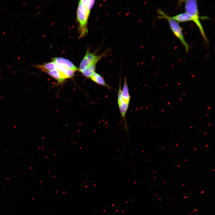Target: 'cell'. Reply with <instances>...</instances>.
Returning <instances> with one entry per match:
<instances>
[{
  "label": "cell",
  "mask_w": 215,
  "mask_h": 215,
  "mask_svg": "<svg viewBox=\"0 0 215 215\" xmlns=\"http://www.w3.org/2000/svg\"><path fill=\"white\" fill-rule=\"evenodd\" d=\"M185 12L191 18L198 27L200 33L205 41L208 42V40L205 35L204 28L200 21V17L197 1L195 0H187L185 1Z\"/></svg>",
  "instance_id": "6da1fadb"
},
{
  "label": "cell",
  "mask_w": 215,
  "mask_h": 215,
  "mask_svg": "<svg viewBox=\"0 0 215 215\" xmlns=\"http://www.w3.org/2000/svg\"><path fill=\"white\" fill-rule=\"evenodd\" d=\"M158 12L159 14L158 18L159 19H165L168 21L172 32L180 40L184 46L186 51L187 52L188 51L189 47L184 37L182 29L179 23L172 19L171 16L167 15L161 10H159Z\"/></svg>",
  "instance_id": "7a4b0ae2"
},
{
  "label": "cell",
  "mask_w": 215,
  "mask_h": 215,
  "mask_svg": "<svg viewBox=\"0 0 215 215\" xmlns=\"http://www.w3.org/2000/svg\"><path fill=\"white\" fill-rule=\"evenodd\" d=\"M90 11L79 2L77 11V17L80 25L81 37L84 36L87 32L86 24Z\"/></svg>",
  "instance_id": "3957f363"
},
{
  "label": "cell",
  "mask_w": 215,
  "mask_h": 215,
  "mask_svg": "<svg viewBox=\"0 0 215 215\" xmlns=\"http://www.w3.org/2000/svg\"><path fill=\"white\" fill-rule=\"evenodd\" d=\"M121 79H120L119 87L118 92L117 103L121 116V122L122 123L123 120L124 122V129L125 130L127 133L129 141V136L128 130V126L126 119V115L128 110L129 105L125 103L122 100L121 96Z\"/></svg>",
  "instance_id": "277c9868"
},
{
  "label": "cell",
  "mask_w": 215,
  "mask_h": 215,
  "mask_svg": "<svg viewBox=\"0 0 215 215\" xmlns=\"http://www.w3.org/2000/svg\"><path fill=\"white\" fill-rule=\"evenodd\" d=\"M104 55L96 56L87 50L84 58L80 64L79 70L81 71L86 68L93 63L96 62L103 56Z\"/></svg>",
  "instance_id": "5b68a950"
},
{
  "label": "cell",
  "mask_w": 215,
  "mask_h": 215,
  "mask_svg": "<svg viewBox=\"0 0 215 215\" xmlns=\"http://www.w3.org/2000/svg\"><path fill=\"white\" fill-rule=\"evenodd\" d=\"M52 62L57 64L63 66L74 72L79 70V69L70 61L62 57L52 58Z\"/></svg>",
  "instance_id": "8992f818"
},
{
  "label": "cell",
  "mask_w": 215,
  "mask_h": 215,
  "mask_svg": "<svg viewBox=\"0 0 215 215\" xmlns=\"http://www.w3.org/2000/svg\"><path fill=\"white\" fill-rule=\"evenodd\" d=\"M121 96L123 101L126 104L129 105L131 97L130 95L127 79L125 77L124 83L122 89H121Z\"/></svg>",
  "instance_id": "52a82bcc"
},
{
  "label": "cell",
  "mask_w": 215,
  "mask_h": 215,
  "mask_svg": "<svg viewBox=\"0 0 215 215\" xmlns=\"http://www.w3.org/2000/svg\"><path fill=\"white\" fill-rule=\"evenodd\" d=\"M90 78L92 80L99 85L104 86L109 89L111 88V87L106 83L103 77L96 73H94Z\"/></svg>",
  "instance_id": "ba28073f"
},
{
  "label": "cell",
  "mask_w": 215,
  "mask_h": 215,
  "mask_svg": "<svg viewBox=\"0 0 215 215\" xmlns=\"http://www.w3.org/2000/svg\"><path fill=\"white\" fill-rule=\"evenodd\" d=\"M171 17L178 22H184L192 21L191 17L186 12L179 13Z\"/></svg>",
  "instance_id": "9c48e42d"
},
{
  "label": "cell",
  "mask_w": 215,
  "mask_h": 215,
  "mask_svg": "<svg viewBox=\"0 0 215 215\" xmlns=\"http://www.w3.org/2000/svg\"><path fill=\"white\" fill-rule=\"evenodd\" d=\"M57 64L53 62L45 63L42 65H37L36 67L44 72L57 69Z\"/></svg>",
  "instance_id": "30bf717a"
},
{
  "label": "cell",
  "mask_w": 215,
  "mask_h": 215,
  "mask_svg": "<svg viewBox=\"0 0 215 215\" xmlns=\"http://www.w3.org/2000/svg\"><path fill=\"white\" fill-rule=\"evenodd\" d=\"M45 72L56 79L59 83H62L65 79L62 73L57 70H55Z\"/></svg>",
  "instance_id": "8fae6325"
},
{
  "label": "cell",
  "mask_w": 215,
  "mask_h": 215,
  "mask_svg": "<svg viewBox=\"0 0 215 215\" xmlns=\"http://www.w3.org/2000/svg\"><path fill=\"white\" fill-rule=\"evenodd\" d=\"M97 63L95 62L93 63L80 72L84 76L87 78H90L93 74L95 72Z\"/></svg>",
  "instance_id": "7c38bea8"
},
{
  "label": "cell",
  "mask_w": 215,
  "mask_h": 215,
  "mask_svg": "<svg viewBox=\"0 0 215 215\" xmlns=\"http://www.w3.org/2000/svg\"><path fill=\"white\" fill-rule=\"evenodd\" d=\"M195 76V75H193V76H192V78H194V77Z\"/></svg>",
  "instance_id": "4fadbf2b"
},
{
  "label": "cell",
  "mask_w": 215,
  "mask_h": 215,
  "mask_svg": "<svg viewBox=\"0 0 215 215\" xmlns=\"http://www.w3.org/2000/svg\"><path fill=\"white\" fill-rule=\"evenodd\" d=\"M211 108V107H209L208 108V110H209Z\"/></svg>",
  "instance_id": "5bb4252c"
},
{
  "label": "cell",
  "mask_w": 215,
  "mask_h": 215,
  "mask_svg": "<svg viewBox=\"0 0 215 215\" xmlns=\"http://www.w3.org/2000/svg\"><path fill=\"white\" fill-rule=\"evenodd\" d=\"M180 83H181L180 82H179V83H178V85H179L180 84Z\"/></svg>",
  "instance_id": "9a60e30c"
},
{
  "label": "cell",
  "mask_w": 215,
  "mask_h": 215,
  "mask_svg": "<svg viewBox=\"0 0 215 215\" xmlns=\"http://www.w3.org/2000/svg\"><path fill=\"white\" fill-rule=\"evenodd\" d=\"M170 102H168V103L167 105H169L170 104Z\"/></svg>",
  "instance_id": "2e32d148"
},
{
  "label": "cell",
  "mask_w": 215,
  "mask_h": 215,
  "mask_svg": "<svg viewBox=\"0 0 215 215\" xmlns=\"http://www.w3.org/2000/svg\"><path fill=\"white\" fill-rule=\"evenodd\" d=\"M182 98H181V99H179V101H181V100H182Z\"/></svg>",
  "instance_id": "e0dca14e"
},
{
  "label": "cell",
  "mask_w": 215,
  "mask_h": 215,
  "mask_svg": "<svg viewBox=\"0 0 215 215\" xmlns=\"http://www.w3.org/2000/svg\"><path fill=\"white\" fill-rule=\"evenodd\" d=\"M185 93H184L183 95L184 96L185 94Z\"/></svg>",
  "instance_id": "ac0fdd59"
},
{
  "label": "cell",
  "mask_w": 215,
  "mask_h": 215,
  "mask_svg": "<svg viewBox=\"0 0 215 215\" xmlns=\"http://www.w3.org/2000/svg\"><path fill=\"white\" fill-rule=\"evenodd\" d=\"M168 85V84H167L165 85V87H166V86Z\"/></svg>",
  "instance_id": "d6986e66"
},
{
  "label": "cell",
  "mask_w": 215,
  "mask_h": 215,
  "mask_svg": "<svg viewBox=\"0 0 215 215\" xmlns=\"http://www.w3.org/2000/svg\"><path fill=\"white\" fill-rule=\"evenodd\" d=\"M164 110H162V112H163Z\"/></svg>",
  "instance_id": "ffe728a7"
},
{
  "label": "cell",
  "mask_w": 215,
  "mask_h": 215,
  "mask_svg": "<svg viewBox=\"0 0 215 215\" xmlns=\"http://www.w3.org/2000/svg\"><path fill=\"white\" fill-rule=\"evenodd\" d=\"M208 115H209V114H207V115H206V116H208Z\"/></svg>",
  "instance_id": "44dd1931"
},
{
  "label": "cell",
  "mask_w": 215,
  "mask_h": 215,
  "mask_svg": "<svg viewBox=\"0 0 215 215\" xmlns=\"http://www.w3.org/2000/svg\"><path fill=\"white\" fill-rule=\"evenodd\" d=\"M163 99V98L162 99H162Z\"/></svg>",
  "instance_id": "7402d4cb"
},
{
  "label": "cell",
  "mask_w": 215,
  "mask_h": 215,
  "mask_svg": "<svg viewBox=\"0 0 215 215\" xmlns=\"http://www.w3.org/2000/svg\"><path fill=\"white\" fill-rule=\"evenodd\" d=\"M161 86H160V87H159V88H161Z\"/></svg>",
  "instance_id": "603a6c76"
},
{
  "label": "cell",
  "mask_w": 215,
  "mask_h": 215,
  "mask_svg": "<svg viewBox=\"0 0 215 215\" xmlns=\"http://www.w3.org/2000/svg\"><path fill=\"white\" fill-rule=\"evenodd\" d=\"M173 106L171 108H173Z\"/></svg>",
  "instance_id": "cb8c5ba5"
}]
</instances>
